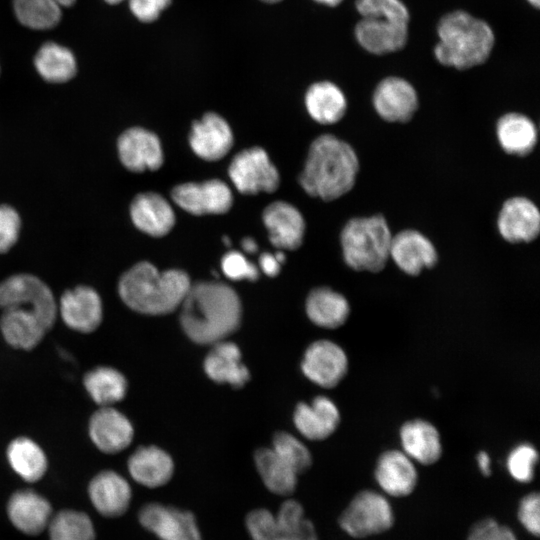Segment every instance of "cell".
I'll list each match as a JSON object with an SVG mask.
<instances>
[{"instance_id": "c3c4849f", "label": "cell", "mask_w": 540, "mask_h": 540, "mask_svg": "<svg viewBox=\"0 0 540 540\" xmlns=\"http://www.w3.org/2000/svg\"><path fill=\"white\" fill-rule=\"evenodd\" d=\"M133 15L141 22L155 21L162 11L171 3V0H128Z\"/></svg>"}, {"instance_id": "6da1fadb", "label": "cell", "mask_w": 540, "mask_h": 540, "mask_svg": "<svg viewBox=\"0 0 540 540\" xmlns=\"http://www.w3.org/2000/svg\"><path fill=\"white\" fill-rule=\"evenodd\" d=\"M180 322L185 334L198 344H215L235 332L242 307L237 293L219 282L191 284L181 303Z\"/></svg>"}, {"instance_id": "9c48e42d", "label": "cell", "mask_w": 540, "mask_h": 540, "mask_svg": "<svg viewBox=\"0 0 540 540\" xmlns=\"http://www.w3.org/2000/svg\"><path fill=\"white\" fill-rule=\"evenodd\" d=\"M140 524L160 540H202L194 514L161 503H147L138 513Z\"/></svg>"}, {"instance_id": "30bf717a", "label": "cell", "mask_w": 540, "mask_h": 540, "mask_svg": "<svg viewBox=\"0 0 540 540\" xmlns=\"http://www.w3.org/2000/svg\"><path fill=\"white\" fill-rule=\"evenodd\" d=\"M171 197L180 208L193 215L223 214L233 203L230 188L218 179L177 185Z\"/></svg>"}, {"instance_id": "7bdbcfd3", "label": "cell", "mask_w": 540, "mask_h": 540, "mask_svg": "<svg viewBox=\"0 0 540 540\" xmlns=\"http://www.w3.org/2000/svg\"><path fill=\"white\" fill-rule=\"evenodd\" d=\"M245 525L252 540H266L278 533L276 517L267 509L250 511L245 518Z\"/></svg>"}, {"instance_id": "44dd1931", "label": "cell", "mask_w": 540, "mask_h": 540, "mask_svg": "<svg viewBox=\"0 0 540 540\" xmlns=\"http://www.w3.org/2000/svg\"><path fill=\"white\" fill-rule=\"evenodd\" d=\"M88 495L98 513L105 517H118L127 511L132 491L129 483L119 473L105 470L90 481Z\"/></svg>"}, {"instance_id": "836d02e7", "label": "cell", "mask_w": 540, "mask_h": 540, "mask_svg": "<svg viewBox=\"0 0 540 540\" xmlns=\"http://www.w3.org/2000/svg\"><path fill=\"white\" fill-rule=\"evenodd\" d=\"M7 459L14 472L29 483L39 481L47 470L44 451L28 437H18L10 442Z\"/></svg>"}, {"instance_id": "cb8c5ba5", "label": "cell", "mask_w": 540, "mask_h": 540, "mask_svg": "<svg viewBox=\"0 0 540 540\" xmlns=\"http://www.w3.org/2000/svg\"><path fill=\"white\" fill-rule=\"evenodd\" d=\"M130 216L139 230L153 237L166 235L175 224L171 205L155 192L138 194L131 202Z\"/></svg>"}, {"instance_id": "6f0895ef", "label": "cell", "mask_w": 540, "mask_h": 540, "mask_svg": "<svg viewBox=\"0 0 540 540\" xmlns=\"http://www.w3.org/2000/svg\"><path fill=\"white\" fill-rule=\"evenodd\" d=\"M261 1L266 2V3H277L281 0H261Z\"/></svg>"}, {"instance_id": "8992f818", "label": "cell", "mask_w": 540, "mask_h": 540, "mask_svg": "<svg viewBox=\"0 0 540 540\" xmlns=\"http://www.w3.org/2000/svg\"><path fill=\"white\" fill-rule=\"evenodd\" d=\"M22 307L33 311L47 330L57 317V304L50 288L31 274L12 275L0 282V308Z\"/></svg>"}, {"instance_id": "e575fe53", "label": "cell", "mask_w": 540, "mask_h": 540, "mask_svg": "<svg viewBox=\"0 0 540 540\" xmlns=\"http://www.w3.org/2000/svg\"><path fill=\"white\" fill-rule=\"evenodd\" d=\"M83 382L92 400L101 407L111 406L126 395V378L112 367L99 366L90 370L85 374Z\"/></svg>"}, {"instance_id": "9f6ffc18", "label": "cell", "mask_w": 540, "mask_h": 540, "mask_svg": "<svg viewBox=\"0 0 540 540\" xmlns=\"http://www.w3.org/2000/svg\"><path fill=\"white\" fill-rule=\"evenodd\" d=\"M107 3L109 4H118L120 2H122L123 0H105Z\"/></svg>"}, {"instance_id": "f1b7e54d", "label": "cell", "mask_w": 540, "mask_h": 540, "mask_svg": "<svg viewBox=\"0 0 540 540\" xmlns=\"http://www.w3.org/2000/svg\"><path fill=\"white\" fill-rule=\"evenodd\" d=\"M204 370L213 381L234 388L244 386L250 378L247 367L241 363L238 346L225 340L213 344L204 360Z\"/></svg>"}, {"instance_id": "11a10c76", "label": "cell", "mask_w": 540, "mask_h": 540, "mask_svg": "<svg viewBox=\"0 0 540 540\" xmlns=\"http://www.w3.org/2000/svg\"><path fill=\"white\" fill-rule=\"evenodd\" d=\"M535 8H539L540 0H527Z\"/></svg>"}, {"instance_id": "ffe728a7", "label": "cell", "mask_w": 540, "mask_h": 540, "mask_svg": "<svg viewBox=\"0 0 540 540\" xmlns=\"http://www.w3.org/2000/svg\"><path fill=\"white\" fill-rule=\"evenodd\" d=\"M12 525L26 535H38L47 528L52 517L49 501L31 489L15 491L7 503Z\"/></svg>"}, {"instance_id": "8d00e7d4", "label": "cell", "mask_w": 540, "mask_h": 540, "mask_svg": "<svg viewBox=\"0 0 540 540\" xmlns=\"http://www.w3.org/2000/svg\"><path fill=\"white\" fill-rule=\"evenodd\" d=\"M76 0H14V11L21 24L31 29L43 30L56 26L61 19V7H68Z\"/></svg>"}, {"instance_id": "74e56055", "label": "cell", "mask_w": 540, "mask_h": 540, "mask_svg": "<svg viewBox=\"0 0 540 540\" xmlns=\"http://www.w3.org/2000/svg\"><path fill=\"white\" fill-rule=\"evenodd\" d=\"M47 528L50 540H95L93 523L81 511H59L52 515Z\"/></svg>"}, {"instance_id": "ab89813d", "label": "cell", "mask_w": 540, "mask_h": 540, "mask_svg": "<svg viewBox=\"0 0 540 540\" xmlns=\"http://www.w3.org/2000/svg\"><path fill=\"white\" fill-rule=\"evenodd\" d=\"M272 449L297 473L305 472L312 463L308 448L293 435L278 432L274 435Z\"/></svg>"}, {"instance_id": "e0dca14e", "label": "cell", "mask_w": 540, "mask_h": 540, "mask_svg": "<svg viewBox=\"0 0 540 540\" xmlns=\"http://www.w3.org/2000/svg\"><path fill=\"white\" fill-rule=\"evenodd\" d=\"M358 43L366 51L383 55L402 49L408 39V23L385 17H362L355 27Z\"/></svg>"}, {"instance_id": "7dc6e473", "label": "cell", "mask_w": 540, "mask_h": 540, "mask_svg": "<svg viewBox=\"0 0 540 540\" xmlns=\"http://www.w3.org/2000/svg\"><path fill=\"white\" fill-rule=\"evenodd\" d=\"M518 518L522 526L534 536L540 532V496L530 493L522 498L518 508Z\"/></svg>"}, {"instance_id": "52a82bcc", "label": "cell", "mask_w": 540, "mask_h": 540, "mask_svg": "<svg viewBox=\"0 0 540 540\" xmlns=\"http://www.w3.org/2000/svg\"><path fill=\"white\" fill-rule=\"evenodd\" d=\"M393 522V510L387 498L371 490L355 495L339 518L340 527L354 538L385 532Z\"/></svg>"}, {"instance_id": "f5cc1de1", "label": "cell", "mask_w": 540, "mask_h": 540, "mask_svg": "<svg viewBox=\"0 0 540 540\" xmlns=\"http://www.w3.org/2000/svg\"><path fill=\"white\" fill-rule=\"evenodd\" d=\"M321 4L327 5V6H337L342 2V0H315Z\"/></svg>"}, {"instance_id": "f907efd6", "label": "cell", "mask_w": 540, "mask_h": 540, "mask_svg": "<svg viewBox=\"0 0 540 540\" xmlns=\"http://www.w3.org/2000/svg\"><path fill=\"white\" fill-rule=\"evenodd\" d=\"M477 462H478V466L482 474L485 476L490 475L491 473L490 457L485 451H481L480 453H478Z\"/></svg>"}, {"instance_id": "d590c367", "label": "cell", "mask_w": 540, "mask_h": 540, "mask_svg": "<svg viewBox=\"0 0 540 540\" xmlns=\"http://www.w3.org/2000/svg\"><path fill=\"white\" fill-rule=\"evenodd\" d=\"M35 68L43 79L52 83H63L72 79L77 71L76 59L66 47L48 42L37 52Z\"/></svg>"}, {"instance_id": "ac0fdd59", "label": "cell", "mask_w": 540, "mask_h": 540, "mask_svg": "<svg viewBox=\"0 0 540 540\" xmlns=\"http://www.w3.org/2000/svg\"><path fill=\"white\" fill-rule=\"evenodd\" d=\"M134 430L128 418L111 406L100 407L89 421V435L94 445L107 454L127 448Z\"/></svg>"}, {"instance_id": "603a6c76", "label": "cell", "mask_w": 540, "mask_h": 540, "mask_svg": "<svg viewBox=\"0 0 540 540\" xmlns=\"http://www.w3.org/2000/svg\"><path fill=\"white\" fill-rule=\"evenodd\" d=\"M375 479L387 495L403 497L415 489L418 475L414 461L403 451L389 450L378 459Z\"/></svg>"}, {"instance_id": "8fae6325", "label": "cell", "mask_w": 540, "mask_h": 540, "mask_svg": "<svg viewBox=\"0 0 540 540\" xmlns=\"http://www.w3.org/2000/svg\"><path fill=\"white\" fill-rule=\"evenodd\" d=\"M305 376L324 388H333L348 371L345 351L329 340L313 342L305 351L301 364Z\"/></svg>"}, {"instance_id": "d6a6232c", "label": "cell", "mask_w": 540, "mask_h": 540, "mask_svg": "<svg viewBox=\"0 0 540 540\" xmlns=\"http://www.w3.org/2000/svg\"><path fill=\"white\" fill-rule=\"evenodd\" d=\"M257 471L274 494L286 496L294 492L297 473L272 449L260 448L254 454Z\"/></svg>"}, {"instance_id": "ee69618b", "label": "cell", "mask_w": 540, "mask_h": 540, "mask_svg": "<svg viewBox=\"0 0 540 540\" xmlns=\"http://www.w3.org/2000/svg\"><path fill=\"white\" fill-rule=\"evenodd\" d=\"M224 274L232 280L255 281L259 276L258 268L238 251H230L221 261Z\"/></svg>"}, {"instance_id": "d6986e66", "label": "cell", "mask_w": 540, "mask_h": 540, "mask_svg": "<svg viewBox=\"0 0 540 540\" xmlns=\"http://www.w3.org/2000/svg\"><path fill=\"white\" fill-rule=\"evenodd\" d=\"M189 143L193 152L207 161L223 158L233 145V133L220 115L208 112L192 124Z\"/></svg>"}, {"instance_id": "bcb514c9", "label": "cell", "mask_w": 540, "mask_h": 540, "mask_svg": "<svg viewBox=\"0 0 540 540\" xmlns=\"http://www.w3.org/2000/svg\"><path fill=\"white\" fill-rule=\"evenodd\" d=\"M467 540H518L513 531L494 519H483L470 530Z\"/></svg>"}, {"instance_id": "b9f144b4", "label": "cell", "mask_w": 540, "mask_h": 540, "mask_svg": "<svg viewBox=\"0 0 540 540\" xmlns=\"http://www.w3.org/2000/svg\"><path fill=\"white\" fill-rule=\"evenodd\" d=\"M356 9L362 17H385L409 23L410 15L400 0H356Z\"/></svg>"}, {"instance_id": "5bb4252c", "label": "cell", "mask_w": 540, "mask_h": 540, "mask_svg": "<svg viewBox=\"0 0 540 540\" xmlns=\"http://www.w3.org/2000/svg\"><path fill=\"white\" fill-rule=\"evenodd\" d=\"M117 148L122 164L133 172L157 170L164 161L158 136L141 127L124 131L118 138Z\"/></svg>"}, {"instance_id": "1f68e13d", "label": "cell", "mask_w": 540, "mask_h": 540, "mask_svg": "<svg viewBox=\"0 0 540 540\" xmlns=\"http://www.w3.org/2000/svg\"><path fill=\"white\" fill-rule=\"evenodd\" d=\"M306 314L317 326L335 329L343 325L350 313L347 299L328 287L313 289L306 299Z\"/></svg>"}, {"instance_id": "7a4b0ae2", "label": "cell", "mask_w": 540, "mask_h": 540, "mask_svg": "<svg viewBox=\"0 0 540 540\" xmlns=\"http://www.w3.org/2000/svg\"><path fill=\"white\" fill-rule=\"evenodd\" d=\"M358 171L359 160L351 145L324 134L311 143L299 182L310 196L332 201L354 187Z\"/></svg>"}, {"instance_id": "f546056e", "label": "cell", "mask_w": 540, "mask_h": 540, "mask_svg": "<svg viewBox=\"0 0 540 540\" xmlns=\"http://www.w3.org/2000/svg\"><path fill=\"white\" fill-rule=\"evenodd\" d=\"M496 136L504 152L523 157L534 150L538 133L529 117L511 112L504 114L497 121Z\"/></svg>"}, {"instance_id": "f6af8a7d", "label": "cell", "mask_w": 540, "mask_h": 540, "mask_svg": "<svg viewBox=\"0 0 540 540\" xmlns=\"http://www.w3.org/2000/svg\"><path fill=\"white\" fill-rule=\"evenodd\" d=\"M21 220L17 211L0 204V253L7 252L18 239Z\"/></svg>"}, {"instance_id": "4fadbf2b", "label": "cell", "mask_w": 540, "mask_h": 540, "mask_svg": "<svg viewBox=\"0 0 540 540\" xmlns=\"http://www.w3.org/2000/svg\"><path fill=\"white\" fill-rule=\"evenodd\" d=\"M497 228L501 237L513 244L529 243L540 233V212L526 197L507 199L499 212Z\"/></svg>"}, {"instance_id": "3957f363", "label": "cell", "mask_w": 540, "mask_h": 540, "mask_svg": "<svg viewBox=\"0 0 540 540\" xmlns=\"http://www.w3.org/2000/svg\"><path fill=\"white\" fill-rule=\"evenodd\" d=\"M191 282L185 271L160 272L149 262L127 270L118 283V293L130 309L147 315H164L180 307Z\"/></svg>"}, {"instance_id": "60d3db41", "label": "cell", "mask_w": 540, "mask_h": 540, "mask_svg": "<svg viewBox=\"0 0 540 540\" xmlns=\"http://www.w3.org/2000/svg\"><path fill=\"white\" fill-rule=\"evenodd\" d=\"M538 461L536 449L527 443L516 446L507 457L509 474L518 482L527 483L534 477L535 466Z\"/></svg>"}, {"instance_id": "816d5d0a", "label": "cell", "mask_w": 540, "mask_h": 540, "mask_svg": "<svg viewBox=\"0 0 540 540\" xmlns=\"http://www.w3.org/2000/svg\"><path fill=\"white\" fill-rule=\"evenodd\" d=\"M242 248L248 253H254L257 250V244L253 238L246 237L241 241Z\"/></svg>"}, {"instance_id": "4dcf8cb0", "label": "cell", "mask_w": 540, "mask_h": 540, "mask_svg": "<svg viewBox=\"0 0 540 540\" xmlns=\"http://www.w3.org/2000/svg\"><path fill=\"white\" fill-rule=\"evenodd\" d=\"M305 106L313 120L330 125L343 118L347 110V100L337 85L330 81H319L307 89Z\"/></svg>"}, {"instance_id": "83f0119b", "label": "cell", "mask_w": 540, "mask_h": 540, "mask_svg": "<svg viewBox=\"0 0 540 540\" xmlns=\"http://www.w3.org/2000/svg\"><path fill=\"white\" fill-rule=\"evenodd\" d=\"M402 451L413 461L430 465L442 454L438 430L430 422L415 419L404 423L400 429Z\"/></svg>"}, {"instance_id": "f35d334b", "label": "cell", "mask_w": 540, "mask_h": 540, "mask_svg": "<svg viewBox=\"0 0 540 540\" xmlns=\"http://www.w3.org/2000/svg\"><path fill=\"white\" fill-rule=\"evenodd\" d=\"M275 517L285 540H318L313 523L305 517L302 505L296 500L283 502Z\"/></svg>"}, {"instance_id": "d4e9b609", "label": "cell", "mask_w": 540, "mask_h": 540, "mask_svg": "<svg viewBox=\"0 0 540 540\" xmlns=\"http://www.w3.org/2000/svg\"><path fill=\"white\" fill-rule=\"evenodd\" d=\"M294 424L307 439L324 440L340 423L335 403L326 396H318L310 404L299 403L294 411Z\"/></svg>"}, {"instance_id": "484cf974", "label": "cell", "mask_w": 540, "mask_h": 540, "mask_svg": "<svg viewBox=\"0 0 540 540\" xmlns=\"http://www.w3.org/2000/svg\"><path fill=\"white\" fill-rule=\"evenodd\" d=\"M0 330L10 346L31 350L41 342L47 328L33 311L22 307H10L3 309Z\"/></svg>"}, {"instance_id": "4316f807", "label": "cell", "mask_w": 540, "mask_h": 540, "mask_svg": "<svg viewBox=\"0 0 540 540\" xmlns=\"http://www.w3.org/2000/svg\"><path fill=\"white\" fill-rule=\"evenodd\" d=\"M130 476L148 488L165 485L172 477L174 464L164 450L156 446H141L128 459Z\"/></svg>"}, {"instance_id": "2e32d148", "label": "cell", "mask_w": 540, "mask_h": 540, "mask_svg": "<svg viewBox=\"0 0 540 540\" xmlns=\"http://www.w3.org/2000/svg\"><path fill=\"white\" fill-rule=\"evenodd\" d=\"M390 258L404 273L416 276L435 266L438 254L433 243L421 232L408 229L392 236Z\"/></svg>"}, {"instance_id": "681fc988", "label": "cell", "mask_w": 540, "mask_h": 540, "mask_svg": "<svg viewBox=\"0 0 540 540\" xmlns=\"http://www.w3.org/2000/svg\"><path fill=\"white\" fill-rule=\"evenodd\" d=\"M261 270L268 276L274 277L280 271L281 263L277 260L275 254L263 253L259 257Z\"/></svg>"}, {"instance_id": "7402d4cb", "label": "cell", "mask_w": 540, "mask_h": 540, "mask_svg": "<svg viewBox=\"0 0 540 540\" xmlns=\"http://www.w3.org/2000/svg\"><path fill=\"white\" fill-rule=\"evenodd\" d=\"M271 243L278 248L295 250L300 247L305 232L302 214L291 204L276 201L268 205L262 215Z\"/></svg>"}, {"instance_id": "9a60e30c", "label": "cell", "mask_w": 540, "mask_h": 540, "mask_svg": "<svg viewBox=\"0 0 540 540\" xmlns=\"http://www.w3.org/2000/svg\"><path fill=\"white\" fill-rule=\"evenodd\" d=\"M59 312L69 328L81 333H91L102 322V301L92 287L77 286L63 293Z\"/></svg>"}, {"instance_id": "5b68a950", "label": "cell", "mask_w": 540, "mask_h": 540, "mask_svg": "<svg viewBox=\"0 0 540 540\" xmlns=\"http://www.w3.org/2000/svg\"><path fill=\"white\" fill-rule=\"evenodd\" d=\"M392 236L380 214L350 219L340 236L346 264L356 271L380 272L390 258Z\"/></svg>"}, {"instance_id": "db71d44e", "label": "cell", "mask_w": 540, "mask_h": 540, "mask_svg": "<svg viewBox=\"0 0 540 540\" xmlns=\"http://www.w3.org/2000/svg\"><path fill=\"white\" fill-rule=\"evenodd\" d=\"M266 540H285V539H284L283 536L279 533V530H278V533H277L275 536H273V537H271V538H269V539H266Z\"/></svg>"}, {"instance_id": "ba28073f", "label": "cell", "mask_w": 540, "mask_h": 540, "mask_svg": "<svg viewBox=\"0 0 540 540\" xmlns=\"http://www.w3.org/2000/svg\"><path fill=\"white\" fill-rule=\"evenodd\" d=\"M228 173L232 183L242 194L272 193L280 183L277 168L261 147L240 151L232 159Z\"/></svg>"}, {"instance_id": "7c38bea8", "label": "cell", "mask_w": 540, "mask_h": 540, "mask_svg": "<svg viewBox=\"0 0 540 540\" xmlns=\"http://www.w3.org/2000/svg\"><path fill=\"white\" fill-rule=\"evenodd\" d=\"M373 106L377 114L391 123L408 122L418 108L415 88L400 77L381 80L373 93Z\"/></svg>"}, {"instance_id": "277c9868", "label": "cell", "mask_w": 540, "mask_h": 540, "mask_svg": "<svg viewBox=\"0 0 540 540\" xmlns=\"http://www.w3.org/2000/svg\"><path fill=\"white\" fill-rule=\"evenodd\" d=\"M437 34L435 58L442 65L458 70L483 64L495 42L488 23L462 10L445 14L438 22Z\"/></svg>"}]
</instances>
